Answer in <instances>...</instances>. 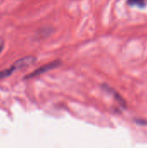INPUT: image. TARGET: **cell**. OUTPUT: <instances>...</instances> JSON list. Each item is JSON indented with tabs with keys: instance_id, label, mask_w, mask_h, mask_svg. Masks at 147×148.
I'll return each instance as SVG.
<instances>
[{
	"instance_id": "1",
	"label": "cell",
	"mask_w": 147,
	"mask_h": 148,
	"mask_svg": "<svg viewBox=\"0 0 147 148\" xmlns=\"http://www.w3.org/2000/svg\"><path fill=\"white\" fill-rule=\"evenodd\" d=\"M36 58L33 56H28L25 57H23L17 61H16L8 69H5L4 70H2L0 72V78H5L12 75L15 71L20 70L22 69L27 68L30 65H32L36 62Z\"/></svg>"
},
{
	"instance_id": "2",
	"label": "cell",
	"mask_w": 147,
	"mask_h": 148,
	"mask_svg": "<svg viewBox=\"0 0 147 148\" xmlns=\"http://www.w3.org/2000/svg\"><path fill=\"white\" fill-rule=\"evenodd\" d=\"M61 64V62L60 61H54V62H49L38 69H36L35 71H33L31 74H29L26 78H32V77H36V76H38L47 71H49L56 67H58L59 65Z\"/></svg>"
},
{
	"instance_id": "3",
	"label": "cell",
	"mask_w": 147,
	"mask_h": 148,
	"mask_svg": "<svg viewBox=\"0 0 147 148\" xmlns=\"http://www.w3.org/2000/svg\"><path fill=\"white\" fill-rule=\"evenodd\" d=\"M127 3L131 6H139L144 7L147 3V0H128Z\"/></svg>"
},
{
	"instance_id": "4",
	"label": "cell",
	"mask_w": 147,
	"mask_h": 148,
	"mask_svg": "<svg viewBox=\"0 0 147 148\" xmlns=\"http://www.w3.org/2000/svg\"><path fill=\"white\" fill-rule=\"evenodd\" d=\"M2 49H3V46H1V47H0V52L2 51Z\"/></svg>"
}]
</instances>
